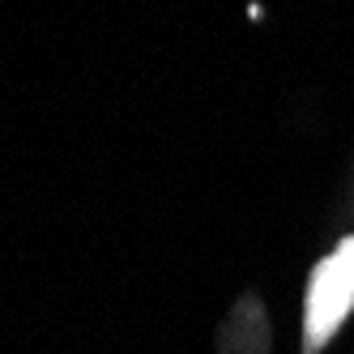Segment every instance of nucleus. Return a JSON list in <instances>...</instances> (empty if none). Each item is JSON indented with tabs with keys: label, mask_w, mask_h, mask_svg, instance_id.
<instances>
[{
	"label": "nucleus",
	"mask_w": 354,
	"mask_h": 354,
	"mask_svg": "<svg viewBox=\"0 0 354 354\" xmlns=\"http://www.w3.org/2000/svg\"><path fill=\"white\" fill-rule=\"evenodd\" d=\"M350 308H354V239H342L312 273L308 312H303V350L316 354L337 333Z\"/></svg>",
	"instance_id": "f257e3e1"
}]
</instances>
